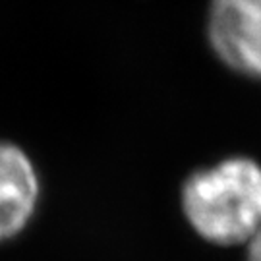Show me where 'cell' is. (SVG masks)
I'll return each mask as SVG.
<instances>
[{
    "instance_id": "obj_1",
    "label": "cell",
    "mask_w": 261,
    "mask_h": 261,
    "mask_svg": "<svg viewBox=\"0 0 261 261\" xmlns=\"http://www.w3.org/2000/svg\"><path fill=\"white\" fill-rule=\"evenodd\" d=\"M180 203L190 226L215 246L248 244L261 230V165L228 157L186 178Z\"/></svg>"
},
{
    "instance_id": "obj_2",
    "label": "cell",
    "mask_w": 261,
    "mask_h": 261,
    "mask_svg": "<svg viewBox=\"0 0 261 261\" xmlns=\"http://www.w3.org/2000/svg\"><path fill=\"white\" fill-rule=\"evenodd\" d=\"M207 39L224 66L261 82V0H211Z\"/></svg>"
},
{
    "instance_id": "obj_3",
    "label": "cell",
    "mask_w": 261,
    "mask_h": 261,
    "mask_svg": "<svg viewBox=\"0 0 261 261\" xmlns=\"http://www.w3.org/2000/svg\"><path fill=\"white\" fill-rule=\"evenodd\" d=\"M39 194V174L29 155L0 140V242L23 232L35 215Z\"/></svg>"
},
{
    "instance_id": "obj_4",
    "label": "cell",
    "mask_w": 261,
    "mask_h": 261,
    "mask_svg": "<svg viewBox=\"0 0 261 261\" xmlns=\"http://www.w3.org/2000/svg\"><path fill=\"white\" fill-rule=\"evenodd\" d=\"M246 261H261V230L248 242Z\"/></svg>"
}]
</instances>
